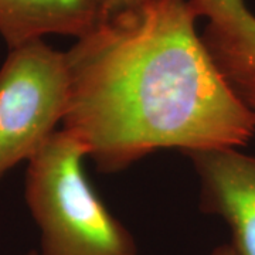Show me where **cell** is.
Here are the masks:
<instances>
[{
    "label": "cell",
    "mask_w": 255,
    "mask_h": 255,
    "mask_svg": "<svg viewBox=\"0 0 255 255\" xmlns=\"http://www.w3.org/2000/svg\"><path fill=\"white\" fill-rule=\"evenodd\" d=\"M189 0H145L107 14L65 51L64 130L101 173L162 149L240 147L255 119L211 61Z\"/></svg>",
    "instance_id": "1"
},
{
    "label": "cell",
    "mask_w": 255,
    "mask_h": 255,
    "mask_svg": "<svg viewBox=\"0 0 255 255\" xmlns=\"http://www.w3.org/2000/svg\"><path fill=\"white\" fill-rule=\"evenodd\" d=\"M84 146L57 129L27 162L24 197L40 231V255H137L135 237L84 172Z\"/></svg>",
    "instance_id": "2"
},
{
    "label": "cell",
    "mask_w": 255,
    "mask_h": 255,
    "mask_svg": "<svg viewBox=\"0 0 255 255\" xmlns=\"http://www.w3.org/2000/svg\"><path fill=\"white\" fill-rule=\"evenodd\" d=\"M67 101L65 53L44 40L9 50L0 67V182L51 137Z\"/></svg>",
    "instance_id": "3"
},
{
    "label": "cell",
    "mask_w": 255,
    "mask_h": 255,
    "mask_svg": "<svg viewBox=\"0 0 255 255\" xmlns=\"http://www.w3.org/2000/svg\"><path fill=\"white\" fill-rule=\"evenodd\" d=\"M184 156L199 177L201 211L227 223L237 255H255V156L238 147L193 150Z\"/></svg>",
    "instance_id": "4"
},
{
    "label": "cell",
    "mask_w": 255,
    "mask_h": 255,
    "mask_svg": "<svg viewBox=\"0 0 255 255\" xmlns=\"http://www.w3.org/2000/svg\"><path fill=\"white\" fill-rule=\"evenodd\" d=\"M201 41L230 90L255 119V14L244 0H189Z\"/></svg>",
    "instance_id": "5"
},
{
    "label": "cell",
    "mask_w": 255,
    "mask_h": 255,
    "mask_svg": "<svg viewBox=\"0 0 255 255\" xmlns=\"http://www.w3.org/2000/svg\"><path fill=\"white\" fill-rule=\"evenodd\" d=\"M105 16L100 0H0V36L9 50L46 36L80 38Z\"/></svg>",
    "instance_id": "6"
},
{
    "label": "cell",
    "mask_w": 255,
    "mask_h": 255,
    "mask_svg": "<svg viewBox=\"0 0 255 255\" xmlns=\"http://www.w3.org/2000/svg\"><path fill=\"white\" fill-rule=\"evenodd\" d=\"M100 1L107 11V14H111V13H117L121 10L135 7L137 4L143 3L145 0H100Z\"/></svg>",
    "instance_id": "7"
},
{
    "label": "cell",
    "mask_w": 255,
    "mask_h": 255,
    "mask_svg": "<svg viewBox=\"0 0 255 255\" xmlns=\"http://www.w3.org/2000/svg\"><path fill=\"white\" fill-rule=\"evenodd\" d=\"M210 255H237L231 244H223V246L216 247Z\"/></svg>",
    "instance_id": "8"
},
{
    "label": "cell",
    "mask_w": 255,
    "mask_h": 255,
    "mask_svg": "<svg viewBox=\"0 0 255 255\" xmlns=\"http://www.w3.org/2000/svg\"><path fill=\"white\" fill-rule=\"evenodd\" d=\"M24 255H40V254H38V251H36V250H31V251H28L27 254H24Z\"/></svg>",
    "instance_id": "9"
}]
</instances>
